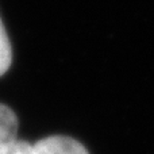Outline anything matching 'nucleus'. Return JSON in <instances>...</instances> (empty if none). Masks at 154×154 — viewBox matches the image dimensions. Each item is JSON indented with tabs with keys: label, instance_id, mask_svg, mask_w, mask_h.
<instances>
[{
	"label": "nucleus",
	"instance_id": "nucleus-3",
	"mask_svg": "<svg viewBox=\"0 0 154 154\" xmlns=\"http://www.w3.org/2000/svg\"><path fill=\"white\" fill-rule=\"evenodd\" d=\"M11 61H12L11 43L4 30V26L2 23V19H0V76H3L10 69Z\"/></svg>",
	"mask_w": 154,
	"mask_h": 154
},
{
	"label": "nucleus",
	"instance_id": "nucleus-2",
	"mask_svg": "<svg viewBox=\"0 0 154 154\" xmlns=\"http://www.w3.org/2000/svg\"><path fill=\"white\" fill-rule=\"evenodd\" d=\"M18 133V118L15 112L0 103V149L16 139Z\"/></svg>",
	"mask_w": 154,
	"mask_h": 154
},
{
	"label": "nucleus",
	"instance_id": "nucleus-4",
	"mask_svg": "<svg viewBox=\"0 0 154 154\" xmlns=\"http://www.w3.org/2000/svg\"><path fill=\"white\" fill-rule=\"evenodd\" d=\"M32 149L34 145L16 138L15 141L3 146L0 149V154H32Z\"/></svg>",
	"mask_w": 154,
	"mask_h": 154
},
{
	"label": "nucleus",
	"instance_id": "nucleus-1",
	"mask_svg": "<svg viewBox=\"0 0 154 154\" xmlns=\"http://www.w3.org/2000/svg\"><path fill=\"white\" fill-rule=\"evenodd\" d=\"M32 154H89L76 139L64 135L48 137L34 145Z\"/></svg>",
	"mask_w": 154,
	"mask_h": 154
}]
</instances>
